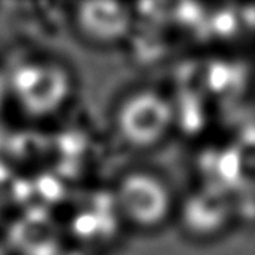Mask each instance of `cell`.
I'll use <instances>...</instances> for the list:
<instances>
[{
    "instance_id": "6da1fadb",
    "label": "cell",
    "mask_w": 255,
    "mask_h": 255,
    "mask_svg": "<svg viewBox=\"0 0 255 255\" xmlns=\"http://www.w3.org/2000/svg\"><path fill=\"white\" fill-rule=\"evenodd\" d=\"M10 108L30 121H48L60 115L76 91L70 66L52 55L22 57L7 67Z\"/></svg>"
},
{
    "instance_id": "7a4b0ae2",
    "label": "cell",
    "mask_w": 255,
    "mask_h": 255,
    "mask_svg": "<svg viewBox=\"0 0 255 255\" xmlns=\"http://www.w3.org/2000/svg\"><path fill=\"white\" fill-rule=\"evenodd\" d=\"M176 106L161 90L137 87L118 97L111 124L118 142L137 152L164 145L176 128Z\"/></svg>"
},
{
    "instance_id": "3957f363",
    "label": "cell",
    "mask_w": 255,
    "mask_h": 255,
    "mask_svg": "<svg viewBox=\"0 0 255 255\" xmlns=\"http://www.w3.org/2000/svg\"><path fill=\"white\" fill-rule=\"evenodd\" d=\"M111 197L120 221L140 233H155L175 220L179 200L164 176L145 167L121 173Z\"/></svg>"
},
{
    "instance_id": "277c9868",
    "label": "cell",
    "mask_w": 255,
    "mask_h": 255,
    "mask_svg": "<svg viewBox=\"0 0 255 255\" xmlns=\"http://www.w3.org/2000/svg\"><path fill=\"white\" fill-rule=\"evenodd\" d=\"M75 34L93 48H114L133 31L136 12L130 4L117 1H82L70 12Z\"/></svg>"
},
{
    "instance_id": "5b68a950",
    "label": "cell",
    "mask_w": 255,
    "mask_h": 255,
    "mask_svg": "<svg viewBox=\"0 0 255 255\" xmlns=\"http://www.w3.org/2000/svg\"><path fill=\"white\" fill-rule=\"evenodd\" d=\"M230 205L211 188L197 190L178 200L176 215L182 232L194 241H214L230 221Z\"/></svg>"
},
{
    "instance_id": "8992f818",
    "label": "cell",
    "mask_w": 255,
    "mask_h": 255,
    "mask_svg": "<svg viewBox=\"0 0 255 255\" xmlns=\"http://www.w3.org/2000/svg\"><path fill=\"white\" fill-rule=\"evenodd\" d=\"M10 108V88L7 67L0 66V117Z\"/></svg>"
}]
</instances>
